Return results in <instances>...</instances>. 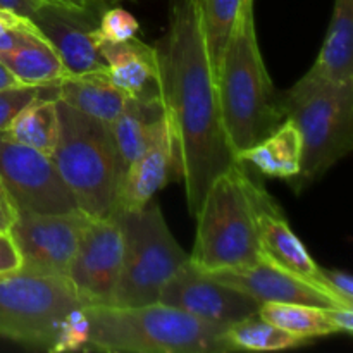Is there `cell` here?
Here are the masks:
<instances>
[{
    "label": "cell",
    "mask_w": 353,
    "mask_h": 353,
    "mask_svg": "<svg viewBox=\"0 0 353 353\" xmlns=\"http://www.w3.org/2000/svg\"><path fill=\"white\" fill-rule=\"evenodd\" d=\"M154 47L178 179L185 181L188 212L195 217L210 183L238 162L224 130L199 0H172L168 31Z\"/></svg>",
    "instance_id": "cell-1"
},
{
    "label": "cell",
    "mask_w": 353,
    "mask_h": 353,
    "mask_svg": "<svg viewBox=\"0 0 353 353\" xmlns=\"http://www.w3.org/2000/svg\"><path fill=\"white\" fill-rule=\"evenodd\" d=\"M216 79L224 130L234 155L261 141L286 119L259 48L254 0L243 6Z\"/></svg>",
    "instance_id": "cell-2"
},
{
    "label": "cell",
    "mask_w": 353,
    "mask_h": 353,
    "mask_svg": "<svg viewBox=\"0 0 353 353\" xmlns=\"http://www.w3.org/2000/svg\"><path fill=\"white\" fill-rule=\"evenodd\" d=\"M265 190L238 161L221 172L203 195L190 261L205 272L234 271L255 264L261 255L257 214Z\"/></svg>",
    "instance_id": "cell-3"
},
{
    "label": "cell",
    "mask_w": 353,
    "mask_h": 353,
    "mask_svg": "<svg viewBox=\"0 0 353 353\" xmlns=\"http://www.w3.org/2000/svg\"><path fill=\"white\" fill-rule=\"evenodd\" d=\"M88 341L85 350L130 353L236 352L228 327L203 323L161 302L140 307H85Z\"/></svg>",
    "instance_id": "cell-4"
},
{
    "label": "cell",
    "mask_w": 353,
    "mask_h": 353,
    "mask_svg": "<svg viewBox=\"0 0 353 353\" xmlns=\"http://www.w3.org/2000/svg\"><path fill=\"white\" fill-rule=\"evenodd\" d=\"M59 131L50 159L76 205L90 217H109L116 210L124 174L119 152L107 123L55 99Z\"/></svg>",
    "instance_id": "cell-5"
},
{
    "label": "cell",
    "mask_w": 353,
    "mask_h": 353,
    "mask_svg": "<svg viewBox=\"0 0 353 353\" xmlns=\"http://www.w3.org/2000/svg\"><path fill=\"white\" fill-rule=\"evenodd\" d=\"M283 114L302 137L299 179L312 183L353 147V83H333L305 74L279 95Z\"/></svg>",
    "instance_id": "cell-6"
},
{
    "label": "cell",
    "mask_w": 353,
    "mask_h": 353,
    "mask_svg": "<svg viewBox=\"0 0 353 353\" xmlns=\"http://www.w3.org/2000/svg\"><path fill=\"white\" fill-rule=\"evenodd\" d=\"M123 231V262L112 307L159 302L162 288L188 262L154 199L141 209L114 212Z\"/></svg>",
    "instance_id": "cell-7"
},
{
    "label": "cell",
    "mask_w": 353,
    "mask_h": 353,
    "mask_svg": "<svg viewBox=\"0 0 353 353\" xmlns=\"http://www.w3.org/2000/svg\"><path fill=\"white\" fill-rule=\"evenodd\" d=\"M79 307L68 278L0 274V336L7 340L52 352L62 324Z\"/></svg>",
    "instance_id": "cell-8"
},
{
    "label": "cell",
    "mask_w": 353,
    "mask_h": 353,
    "mask_svg": "<svg viewBox=\"0 0 353 353\" xmlns=\"http://www.w3.org/2000/svg\"><path fill=\"white\" fill-rule=\"evenodd\" d=\"M0 188L16 214L71 212L78 209L50 155L0 133Z\"/></svg>",
    "instance_id": "cell-9"
},
{
    "label": "cell",
    "mask_w": 353,
    "mask_h": 353,
    "mask_svg": "<svg viewBox=\"0 0 353 353\" xmlns=\"http://www.w3.org/2000/svg\"><path fill=\"white\" fill-rule=\"evenodd\" d=\"M88 219L79 209L17 214L9 233L21 255L19 271L65 278Z\"/></svg>",
    "instance_id": "cell-10"
},
{
    "label": "cell",
    "mask_w": 353,
    "mask_h": 353,
    "mask_svg": "<svg viewBox=\"0 0 353 353\" xmlns=\"http://www.w3.org/2000/svg\"><path fill=\"white\" fill-rule=\"evenodd\" d=\"M123 262V231L116 214L90 217L65 278L83 307L112 305Z\"/></svg>",
    "instance_id": "cell-11"
},
{
    "label": "cell",
    "mask_w": 353,
    "mask_h": 353,
    "mask_svg": "<svg viewBox=\"0 0 353 353\" xmlns=\"http://www.w3.org/2000/svg\"><path fill=\"white\" fill-rule=\"evenodd\" d=\"M159 302L223 327H230L261 309L257 300L221 283L210 272L196 268L190 259L169 278L159 295Z\"/></svg>",
    "instance_id": "cell-12"
},
{
    "label": "cell",
    "mask_w": 353,
    "mask_h": 353,
    "mask_svg": "<svg viewBox=\"0 0 353 353\" xmlns=\"http://www.w3.org/2000/svg\"><path fill=\"white\" fill-rule=\"evenodd\" d=\"M102 12L47 2L34 10L30 19L55 48L68 74H88L107 71L97 37Z\"/></svg>",
    "instance_id": "cell-13"
},
{
    "label": "cell",
    "mask_w": 353,
    "mask_h": 353,
    "mask_svg": "<svg viewBox=\"0 0 353 353\" xmlns=\"http://www.w3.org/2000/svg\"><path fill=\"white\" fill-rule=\"evenodd\" d=\"M172 178L178 179L174 148L165 117H161L152 130L145 150L128 165L121 178L114 212L141 209Z\"/></svg>",
    "instance_id": "cell-14"
},
{
    "label": "cell",
    "mask_w": 353,
    "mask_h": 353,
    "mask_svg": "<svg viewBox=\"0 0 353 353\" xmlns=\"http://www.w3.org/2000/svg\"><path fill=\"white\" fill-rule=\"evenodd\" d=\"M224 285L240 290L259 303H303L316 307H345L317 290L310 283L278 268L265 257L255 264L234 271L210 272Z\"/></svg>",
    "instance_id": "cell-15"
},
{
    "label": "cell",
    "mask_w": 353,
    "mask_h": 353,
    "mask_svg": "<svg viewBox=\"0 0 353 353\" xmlns=\"http://www.w3.org/2000/svg\"><path fill=\"white\" fill-rule=\"evenodd\" d=\"M100 54L107 64L110 81L124 95L141 100L161 97L159 62L154 45H147L138 37L119 43L102 41Z\"/></svg>",
    "instance_id": "cell-16"
},
{
    "label": "cell",
    "mask_w": 353,
    "mask_h": 353,
    "mask_svg": "<svg viewBox=\"0 0 353 353\" xmlns=\"http://www.w3.org/2000/svg\"><path fill=\"white\" fill-rule=\"evenodd\" d=\"M261 255L278 268L316 286L319 265L316 264L300 238L293 233L278 203L265 193L257 214Z\"/></svg>",
    "instance_id": "cell-17"
},
{
    "label": "cell",
    "mask_w": 353,
    "mask_h": 353,
    "mask_svg": "<svg viewBox=\"0 0 353 353\" xmlns=\"http://www.w3.org/2000/svg\"><path fill=\"white\" fill-rule=\"evenodd\" d=\"M265 178L299 179L302 169V137L292 119H285L272 133L236 155Z\"/></svg>",
    "instance_id": "cell-18"
},
{
    "label": "cell",
    "mask_w": 353,
    "mask_h": 353,
    "mask_svg": "<svg viewBox=\"0 0 353 353\" xmlns=\"http://www.w3.org/2000/svg\"><path fill=\"white\" fill-rule=\"evenodd\" d=\"M0 61L26 86H57L68 76L55 48L34 24L16 47L0 54Z\"/></svg>",
    "instance_id": "cell-19"
},
{
    "label": "cell",
    "mask_w": 353,
    "mask_h": 353,
    "mask_svg": "<svg viewBox=\"0 0 353 353\" xmlns=\"http://www.w3.org/2000/svg\"><path fill=\"white\" fill-rule=\"evenodd\" d=\"M57 99L72 109L109 124L123 110L128 97L105 72L68 74L59 81Z\"/></svg>",
    "instance_id": "cell-20"
},
{
    "label": "cell",
    "mask_w": 353,
    "mask_h": 353,
    "mask_svg": "<svg viewBox=\"0 0 353 353\" xmlns=\"http://www.w3.org/2000/svg\"><path fill=\"white\" fill-rule=\"evenodd\" d=\"M307 72L326 81L353 83V0H334L326 40Z\"/></svg>",
    "instance_id": "cell-21"
},
{
    "label": "cell",
    "mask_w": 353,
    "mask_h": 353,
    "mask_svg": "<svg viewBox=\"0 0 353 353\" xmlns=\"http://www.w3.org/2000/svg\"><path fill=\"white\" fill-rule=\"evenodd\" d=\"M161 117H164L161 97L147 100L128 97L123 110L117 114L116 119L110 121V133L119 152L124 171L145 150L152 130Z\"/></svg>",
    "instance_id": "cell-22"
},
{
    "label": "cell",
    "mask_w": 353,
    "mask_h": 353,
    "mask_svg": "<svg viewBox=\"0 0 353 353\" xmlns=\"http://www.w3.org/2000/svg\"><path fill=\"white\" fill-rule=\"evenodd\" d=\"M55 99L57 97L52 95L34 99L14 117L10 126L3 133L17 143L50 155L57 141L59 131Z\"/></svg>",
    "instance_id": "cell-23"
},
{
    "label": "cell",
    "mask_w": 353,
    "mask_h": 353,
    "mask_svg": "<svg viewBox=\"0 0 353 353\" xmlns=\"http://www.w3.org/2000/svg\"><path fill=\"white\" fill-rule=\"evenodd\" d=\"M248 0H199L200 24L210 65L217 74L224 50Z\"/></svg>",
    "instance_id": "cell-24"
},
{
    "label": "cell",
    "mask_w": 353,
    "mask_h": 353,
    "mask_svg": "<svg viewBox=\"0 0 353 353\" xmlns=\"http://www.w3.org/2000/svg\"><path fill=\"white\" fill-rule=\"evenodd\" d=\"M259 314L269 323L307 341L312 338L336 334V330L327 316V307L303 303H262Z\"/></svg>",
    "instance_id": "cell-25"
},
{
    "label": "cell",
    "mask_w": 353,
    "mask_h": 353,
    "mask_svg": "<svg viewBox=\"0 0 353 353\" xmlns=\"http://www.w3.org/2000/svg\"><path fill=\"white\" fill-rule=\"evenodd\" d=\"M226 334L234 350L276 352L288 350V348L307 343V340L303 338L295 336L276 324L269 323L259 312L231 324Z\"/></svg>",
    "instance_id": "cell-26"
},
{
    "label": "cell",
    "mask_w": 353,
    "mask_h": 353,
    "mask_svg": "<svg viewBox=\"0 0 353 353\" xmlns=\"http://www.w3.org/2000/svg\"><path fill=\"white\" fill-rule=\"evenodd\" d=\"M57 97L55 86H16V88L0 92V133L6 131L14 121V117L34 99L40 97Z\"/></svg>",
    "instance_id": "cell-27"
},
{
    "label": "cell",
    "mask_w": 353,
    "mask_h": 353,
    "mask_svg": "<svg viewBox=\"0 0 353 353\" xmlns=\"http://www.w3.org/2000/svg\"><path fill=\"white\" fill-rule=\"evenodd\" d=\"M138 21L133 14L128 10L121 9V7L112 6L107 7L99 19V28H97V37L99 41H112V43H119V41H126L130 38L137 37L138 33Z\"/></svg>",
    "instance_id": "cell-28"
},
{
    "label": "cell",
    "mask_w": 353,
    "mask_h": 353,
    "mask_svg": "<svg viewBox=\"0 0 353 353\" xmlns=\"http://www.w3.org/2000/svg\"><path fill=\"white\" fill-rule=\"evenodd\" d=\"M86 341H88V317L85 307H79L62 324L52 352L85 350Z\"/></svg>",
    "instance_id": "cell-29"
},
{
    "label": "cell",
    "mask_w": 353,
    "mask_h": 353,
    "mask_svg": "<svg viewBox=\"0 0 353 353\" xmlns=\"http://www.w3.org/2000/svg\"><path fill=\"white\" fill-rule=\"evenodd\" d=\"M316 288L326 293L327 296H331L340 305L353 307V279L348 272L338 271V269L319 268Z\"/></svg>",
    "instance_id": "cell-30"
},
{
    "label": "cell",
    "mask_w": 353,
    "mask_h": 353,
    "mask_svg": "<svg viewBox=\"0 0 353 353\" xmlns=\"http://www.w3.org/2000/svg\"><path fill=\"white\" fill-rule=\"evenodd\" d=\"M30 28H33L30 17L0 7V54L16 47Z\"/></svg>",
    "instance_id": "cell-31"
},
{
    "label": "cell",
    "mask_w": 353,
    "mask_h": 353,
    "mask_svg": "<svg viewBox=\"0 0 353 353\" xmlns=\"http://www.w3.org/2000/svg\"><path fill=\"white\" fill-rule=\"evenodd\" d=\"M21 269V255L9 231H0V274Z\"/></svg>",
    "instance_id": "cell-32"
},
{
    "label": "cell",
    "mask_w": 353,
    "mask_h": 353,
    "mask_svg": "<svg viewBox=\"0 0 353 353\" xmlns=\"http://www.w3.org/2000/svg\"><path fill=\"white\" fill-rule=\"evenodd\" d=\"M327 316L336 333H353V307H327Z\"/></svg>",
    "instance_id": "cell-33"
},
{
    "label": "cell",
    "mask_w": 353,
    "mask_h": 353,
    "mask_svg": "<svg viewBox=\"0 0 353 353\" xmlns=\"http://www.w3.org/2000/svg\"><path fill=\"white\" fill-rule=\"evenodd\" d=\"M47 2H55V0H0V7L30 17L34 10L40 9Z\"/></svg>",
    "instance_id": "cell-34"
},
{
    "label": "cell",
    "mask_w": 353,
    "mask_h": 353,
    "mask_svg": "<svg viewBox=\"0 0 353 353\" xmlns=\"http://www.w3.org/2000/svg\"><path fill=\"white\" fill-rule=\"evenodd\" d=\"M59 3L78 7V9H92V10H105L107 7L117 6L123 0H55Z\"/></svg>",
    "instance_id": "cell-35"
},
{
    "label": "cell",
    "mask_w": 353,
    "mask_h": 353,
    "mask_svg": "<svg viewBox=\"0 0 353 353\" xmlns=\"http://www.w3.org/2000/svg\"><path fill=\"white\" fill-rule=\"evenodd\" d=\"M16 216V210L12 209L9 199H7L6 193H3V190L0 188V231H9V228L12 226Z\"/></svg>",
    "instance_id": "cell-36"
},
{
    "label": "cell",
    "mask_w": 353,
    "mask_h": 353,
    "mask_svg": "<svg viewBox=\"0 0 353 353\" xmlns=\"http://www.w3.org/2000/svg\"><path fill=\"white\" fill-rule=\"evenodd\" d=\"M16 86H24L12 72L7 69V65L0 61V92L2 90H9V88H16Z\"/></svg>",
    "instance_id": "cell-37"
}]
</instances>
